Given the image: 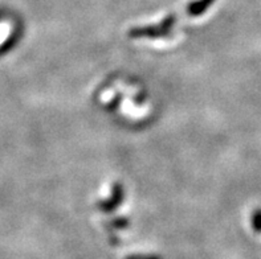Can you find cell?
Returning a JSON list of instances; mask_svg holds the SVG:
<instances>
[{
    "mask_svg": "<svg viewBox=\"0 0 261 259\" xmlns=\"http://www.w3.org/2000/svg\"><path fill=\"white\" fill-rule=\"evenodd\" d=\"M130 259H158V258H145V256H143V258H130Z\"/></svg>",
    "mask_w": 261,
    "mask_h": 259,
    "instance_id": "277c9868",
    "label": "cell"
},
{
    "mask_svg": "<svg viewBox=\"0 0 261 259\" xmlns=\"http://www.w3.org/2000/svg\"><path fill=\"white\" fill-rule=\"evenodd\" d=\"M211 3H212V0H203L202 3L194 4V6L189 7V13L191 12L192 15H199V13H202Z\"/></svg>",
    "mask_w": 261,
    "mask_h": 259,
    "instance_id": "7a4b0ae2",
    "label": "cell"
},
{
    "mask_svg": "<svg viewBox=\"0 0 261 259\" xmlns=\"http://www.w3.org/2000/svg\"><path fill=\"white\" fill-rule=\"evenodd\" d=\"M122 188H121V185L119 184H116L114 185V188H113V196L112 198H110L109 201H106V203L101 204L99 205V208L102 210H112L114 209V208H117L119 205V203H121V200H122Z\"/></svg>",
    "mask_w": 261,
    "mask_h": 259,
    "instance_id": "6da1fadb",
    "label": "cell"
},
{
    "mask_svg": "<svg viewBox=\"0 0 261 259\" xmlns=\"http://www.w3.org/2000/svg\"><path fill=\"white\" fill-rule=\"evenodd\" d=\"M252 227L255 232L260 233L261 232V209L256 210L255 213L252 214Z\"/></svg>",
    "mask_w": 261,
    "mask_h": 259,
    "instance_id": "3957f363",
    "label": "cell"
}]
</instances>
